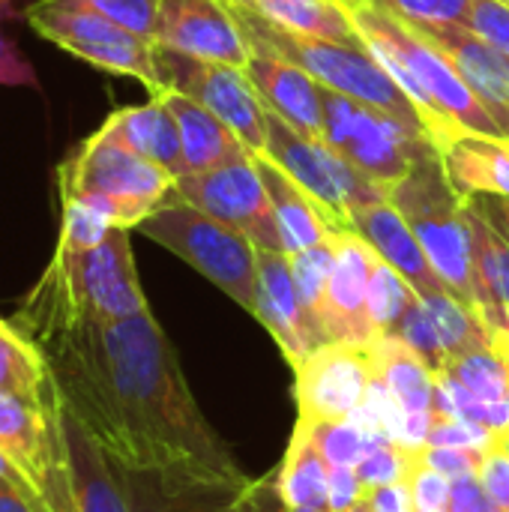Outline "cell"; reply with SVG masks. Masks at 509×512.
Segmentation results:
<instances>
[{"label": "cell", "instance_id": "obj_55", "mask_svg": "<svg viewBox=\"0 0 509 512\" xmlns=\"http://www.w3.org/2000/svg\"><path fill=\"white\" fill-rule=\"evenodd\" d=\"M369 3H378V0H369Z\"/></svg>", "mask_w": 509, "mask_h": 512}, {"label": "cell", "instance_id": "obj_5", "mask_svg": "<svg viewBox=\"0 0 509 512\" xmlns=\"http://www.w3.org/2000/svg\"><path fill=\"white\" fill-rule=\"evenodd\" d=\"M225 6L234 12L237 24L243 27L252 48L276 54V57L300 66L327 90H336L342 96H351L357 102L381 108V111L405 120L408 126L429 132L417 105L411 102V96L396 84V78L381 66V60L366 48V42L363 45H345V42H330V39L294 36V33H285V30H276V27L258 21L255 15H249L231 3H225Z\"/></svg>", "mask_w": 509, "mask_h": 512}, {"label": "cell", "instance_id": "obj_7", "mask_svg": "<svg viewBox=\"0 0 509 512\" xmlns=\"http://www.w3.org/2000/svg\"><path fill=\"white\" fill-rule=\"evenodd\" d=\"M138 231L186 261L246 312L255 309L258 246L246 234L183 201L162 204L138 225Z\"/></svg>", "mask_w": 509, "mask_h": 512}, {"label": "cell", "instance_id": "obj_21", "mask_svg": "<svg viewBox=\"0 0 509 512\" xmlns=\"http://www.w3.org/2000/svg\"><path fill=\"white\" fill-rule=\"evenodd\" d=\"M246 75L267 111L282 117L291 129L306 138H324V105L321 84L300 66L252 48Z\"/></svg>", "mask_w": 509, "mask_h": 512}, {"label": "cell", "instance_id": "obj_39", "mask_svg": "<svg viewBox=\"0 0 509 512\" xmlns=\"http://www.w3.org/2000/svg\"><path fill=\"white\" fill-rule=\"evenodd\" d=\"M405 24H465L471 0H378Z\"/></svg>", "mask_w": 509, "mask_h": 512}, {"label": "cell", "instance_id": "obj_51", "mask_svg": "<svg viewBox=\"0 0 509 512\" xmlns=\"http://www.w3.org/2000/svg\"><path fill=\"white\" fill-rule=\"evenodd\" d=\"M495 348L501 351V357L509 363V309H507V324H504V330L495 336Z\"/></svg>", "mask_w": 509, "mask_h": 512}, {"label": "cell", "instance_id": "obj_27", "mask_svg": "<svg viewBox=\"0 0 509 512\" xmlns=\"http://www.w3.org/2000/svg\"><path fill=\"white\" fill-rule=\"evenodd\" d=\"M225 3L294 36L363 45L342 0H225Z\"/></svg>", "mask_w": 509, "mask_h": 512}, {"label": "cell", "instance_id": "obj_46", "mask_svg": "<svg viewBox=\"0 0 509 512\" xmlns=\"http://www.w3.org/2000/svg\"><path fill=\"white\" fill-rule=\"evenodd\" d=\"M450 512H504L498 501L483 489L477 474L453 480V495H450Z\"/></svg>", "mask_w": 509, "mask_h": 512}, {"label": "cell", "instance_id": "obj_38", "mask_svg": "<svg viewBox=\"0 0 509 512\" xmlns=\"http://www.w3.org/2000/svg\"><path fill=\"white\" fill-rule=\"evenodd\" d=\"M84 6L96 9L99 15L111 18L123 30L153 42L156 24H159V6L162 0H81Z\"/></svg>", "mask_w": 509, "mask_h": 512}, {"label": "cell", "instance_id": "obj_2", "mask_svg": "<svg viewBox=\"0 0 509 512\" xmlns=\"http://www.w3.org/2000/svg\"><path fill=\"white\" fill-rule=\"evenodd\" d=\"M147 309L129 231L114 228L93 249L57 246L45 273L24 294L12 324L33 339L57 327L114 324Z\"/></svg>", "mask_w": 509, "mask_h": 512}, {"label": "cell", "instance_id": "obj_50", "mask_svg": "<svg viewBox=\"0 0 509 512\" xmlns=\"http://www.w3.org/2000/svg\"><path fill=\"white\" fill-rule=\"evenodd\" d=\"M0 512H45L39 507V501L27 492V489H21V486H15V483H9V480H3L0 477Z\"/></svg>", "mask_w": 509, "mask_h": 512}, {"label": "cell", "instance_id": "obj_42", "mask_svg": "<svg viewBox=\"0 0 509 512\" xmlns=\"http://www.w3.org/2000/svg\"><path fill=\"white\" fill-rule=\"evenodd\" d=\"M18 15H21L18 0H0V84L3 87H39L33 66L15 48V42L3 33V24Z\"/></svg>", "mask_w": 509, "mask_h": 512}, {"label": "cell", "instance_id": "obj_25", "mask_svg": "<svg viewBox=\"0 0 509 512\" xmlns=\"http://www.w3.org/2000/svg\"><path fill=\"white\" fill-rule=\"evenodd\" d=\"M441 162L462 198L504 195L509 198V138L459 132L441 147Z\"/></svg>", "mask_w": 509, "mask_h": 512}, {"label": "cell", "instance_id": "obj_43", "mask_svg": "<svg viewBox=\"0 0 509 512\" xmlns=\"http://www.w3.org/2000/svg\"><path fill=\"white\" fill-rule=\"evenodd\" d=\"M465 27H471L509 60V6L504 0H471Z\"/></svg>", "mask_w": 509, "mask_h": 512}, {"label": "cell", "instance_id": "obj_24", "mask_svg": "<svg viewBox=\"0 0 509 512\" xmlns=\"http://www.w3.org/2000/svg\"><path fill=\"white\" fill-rule=\"evenodd\" d=\"M63 435L69 447V477L75 512H132L111 459L63 405Z\"/></svg>", "mask_w": 509, "mask_h": 512}, {"label": "cell", "instance_id": "obj_52", "mask_svg": "<svg viewBox=\"0 0 509 512\" xmlns=\"http://www.w3.org/2000/svg\"><path fill=\"white\" fill-rule=\"evenodd\" d=\"M288 512H333L330 507H288Z\"/></svg>", "mask_w": 509, "mask_h": 512}, {"label": "cell", "instance_id": "obj_35", "mask_svg": "<svg viewBox=\"0 0 509 512\" xmlns=\"http://www.w3.org/2000/svg\"><path fill=\"white\" fill-rule=\"evenodd\" d=\"M333 261H336L333 234H330L324 243H318V246H309V249H303V252L288 255L294 285H297L303 303L312 309L315 318H318L321 303H324V294H327V282H330V273H333Z\"/></svg>", "mask_w": 509, "mask_h": 512}, {"label": "cell", "instance_id": "obj_33", "mask_svg": "<svg viewBox=\"0 0 509 512\" xmlns=\"http://www.w3.org/2000/svg\"><path fill=\"white\" fill-rule=\"evenodd\" d=\"M420 294L408 285L402 273H396L387 261H375L372 279H369V315L378 330V336H393L405 312L414 306Z\"/></svg>", "mask_w": 509, "mask_h": 512}, {"label": "cell", "instance_id": "obj_36", "mask_svg": "<svg viewBox=\"0 0 509 512\" xmlns=\"http://www.w3.org/2000/svg\"><path fill=\"white\" fill-rule=\"evenodd\" d=\"M417 453L420 450H405L396 441H390L387 435H372V441H369V447L357 465V477L363 483V492L387 486V483L408 480Z\"/></svg>", "mask_w": 509, "mask_h": 512}, {"label": "cell", "instance_id": "obj_3", "mask_svg": "<svg viewBox=\"0 0 509 512\" xmlns=\"http://www.w3.org/2000/svg\"><path fill=\"white\" fill-rule=\"evenodd\" d=\"M360 39L381 60V66L396 78V84L417 105L432 141L447 147L459 132L474 135H501L498 123L477 102L450 60L426 42L411 24L396 18L381 3L369 0H342Z\"/></svg>", "mask_w": 509, "mask_h": 512}, {"label": "cell", "instance_id": "obj_34", "mask_svg": "<svg viewBox=\"0 0 509 512\" xmlns=\"http://www.w3.org/2000/svg\"><path fill=\"white\" fill-rule=\"evenodd\" d=\"M300 423V420H297ZM315 447L324 453L330 468H357L372 435L357 420H339V423H300Z\"/></svg>", "mask_w": 509, "mask_h": 512}, {"label": "cell", "instance_id": "obj_23", "mask_svg": "<svg viewBox=\"0 0 509 512\" xmlns=\"http://www.w3.org/2000/svg\"><path fill=\"white\" fill-rule=\"evenodd\" d=\"M102 138L129 147L132 153L156 162L168 174H183V144L174 114L159 96H150L144 105H126L111 111L96 129Z\"/></svg>", "mask_w": 509, "mask_h": 512}, {"label": "cell", "instance_id": "obj_32", "mask_svg": "<svg viewBox=\"0 0 509 512\" xmlns=\"http://www.w3.org/2000/svg\"><path fill=\"white\" fill-rule=\"evenodd\" d=\"M48 381L51 366L39 345L0 318V396H39Z\"/></svg>", "mask_w": 509, "mask_h": 512}, {"label": "cell", "instance_id": "obj_8", "mask_svg": "<svg viewBox=\"0 0 509 512\" xmlns=\"http://www.w3.org/2000/svg\"><path fill=\"white\" fill-rule=\"evenodd\" d=\"M0 453L24 477L45 512H75L63 399L51 381L39 396H0Z\"/></svg>", "mask_w": 509, "mask_h": 512}, {"label": "cell", "instance_id": "obj_45", "mask_svg": "<svg viewBox=\"0 0 509 512\" xmlns=\"http://www.w3.org/2000/svg\"><path fill=\"white\" fill-rule=\"evenodd\" d=\"M477 480L483 483V489L498 501V507L504 512H509V456L495 447L489 450L480 465H477Z\"/></svg>", "mask_w": 509, "mask_h": 512}, {"label": "cell", "instance_id": "obj_13", "mask_svg": "<svg viewBox=\"0 0 509 512\" xmlns=\"http://www.w3.org/2000/svg\"><path fill=\"white\" fill-rule=\"evenodd\" d=\"M156 72L165 90L183 93L216 114L255 156L267 150V108L258 99L246 69L198 60L156 45Z\"/></svg>", "mask_w": 509, "mask_h": 512}, {"label": "cell", "instance_id": "obj_28", "mask_svg": "<svg viewBox=\"0 0 509 512\" xmlns=\"http://www.w3.org/2000/svg\"><path fill=\"white\" fill-rule=\"evenodd\" d=\"M252 159H255V168H258L264 189L270 195V204H273V216H276L279 237H282V252L294 255V252L324 243L333 231L324 222L315 201L273 159H267L264 153H255Z\"/></svg>", "mask_w": 509, "mask_h": 512}, {"label": "cell", "instance_id": "obj_40", "mask_svg": "<svg viewBox=\"0 0 509 512\" xmlns=\"http://www.w3.org/2000/svg\"><path fill=\"white\" fill-rule=\"evenodd\" d=\"M408 492H411V512H450L453 480L429 468L417 453L414 468L408 474Z\"/></svg>", "mask_w": 509, "mask_h": 512}, {"label": "cell", "instance_id": "obj_19", "mask_svg": "<svg viewBox=\"0 0 509 512\" xmlns=\"http://www.w3.org/2000/svg\"><path fill=\"white\" fill-rule=\"evenodd\" d=\"M432 42L509 138V60L465 24H411Z\"/></svg>", "mask_w": 509, "mask_h": 512}, {"label": "cell", "instance_id": "obj_56", "mask_svg": "<svg viewBox=\"0 0 509 512\" xmlns=\"http://www.w3.org/2000/svg\"><path fill=\"white\" fill-rule=\"evenodd\" d=\"M504 3H507V6H509V0H504Z\"/></svg>", "mask_w": 509, "mask_h": 512}, {"label": "cell", "instance_id": "obj_53", "mask_svg": "<svg viewBox=\"0 0 509 512\" xmlns=\"http://www.w3.org/2000/svg\"><path fill=\"white\" fill-rule=\"evenodd\" d=\"M498 447H501V450H504V453L509 456V432H507V435H501V438H498Z\"/></svg>", "mask_w": 509, "mask_h": 512}, {"label": "cell", "instance_id": "obj_11", "mask_svg": "<svg viewBox=\"0 0 509 512\" xmlns=\"http://www.w3.org/2000/svg\"><path fill=\"white\" fill-rule=\"evenodd\" d=\"M267 159H273L321 210L333 234L351 231V213L387 198V189L360 174L324 138H306L267 111Z\"/></svg>", "mask_w": 509, "mask_h": 512}, {"label": "cell", "instance_id": "obj_18", "mask_svg": "<svg viewBox=\"0 0 509 512\" xmlns=\"http://www.w3.org/2000/svg\"><path fill=\"white\" fill-rule=\"evenodd\" d=\"M252 315L273 336V342L279 345L291 369H297L315 348L327 345V336L318 318L303 303L294 285L285 252L258 249V288H255Z\"/></svg>", "mask_w": 509, "mask_h": 512}, {"label": "cell", "instance_id": "obj_20", "mask_svg": "<svg viewBox=\"0 0 509 512\" xmlns=\"http://www.w3.org/2000/svg\"><path fill=\"white\" fill-rule=\"evenodd\" d=\"M369 351L375 378L405 414L408 450H423L435 420V369L399 336H378Z\"/></svg>", "mask_w": 509, "mask_h": 512}, {"label": "cell", "instance_id": "obj_4", "mask_svg": "<svg viewBox=\"0 0 509 512\" xmlns=\"http://www.w3.org/2000/svg\"><path fill=\"white\" fill-rule=\"evenodd\" d=\"M174 180L156 162L99 132L84 138L57 168L60 201H81L126 231H138L150 213L168 204Z\"/></svg>", "mask_w": 509, "mask_h": 512}, {"label": "cell", "instance_id": "obj_47", "mask_svg": "<svg viewBox=\"0 0 509 512\" xmlns=\"http://www.w3.org/2000/svg\"><path fill=\"white\" fill-rule=\"evenodd\" d=\"M363 501L357 468H330V510L345 512Z\"/></svg>", "mask_w": 509, "mask_h": 512}, {"label": "cell", "instance_id": "obj_44", "mask_svg": "<svg viewBox=\"0 0 509 512\" xmlns=\"http://www.w3.org/2000/svg\"><path fill=\"white\" fill-rule=\"evenodd\" d=\"M420 459L441 471L444 477L450 480H459V477H471L477 474V465H480V453H471V450H456V447H423L420 450Z\"/></svg>", "mask_w": 509, "mask_h": 512}, {"label": "cell", "instance_id": "obj_10", "mask_svg": "<svg viewBox=\"0 0 509 512\" xmlns=\"http://www.w3.org/2000/svg\"><path fill=\"white\" fill-rule=\"evenodd\" d=\"M24 18L36 36L63 48L66 54H75L102 72L135 78L150 90V96L162 90L156 72V45L123 30L81 0H33L24 9Z\"/></svg>", "mask_w": 509, "mask_h": 512}, {"label": "cell", "instance_id": "obj_54", "mask_svg": "<svg viewBox=\"0 0 509 512\" xmlns=\"http://www.w3.org/2000/svg\"><path fill=\"white\" fill-rule=\"evenodd\" d=\"M345 512H369V507H366V504H363V501H360V504H357V507H351V510H345Z\"/></svg>", "mask_w": 509, "mask_h": 512}, {"label": "cell", "instance_id": "obj_1", "mask_svg": "<svg viewBox=\"0 0 509 512\" xmlns=\"http://www.w3.org/2000/svg\"><path fill=\"white\" fill-rule=\"evenodd\" d=\"M66 411L102 453L138 471L246 477L201 414L177 351L153 312L33 336Z\"/></svg>", "mask_w": 509, "mask_h": 512}, {"label": "cell", "instance_id": "obj_37", "mask_svg": "<svg viewBox=\"0 0 509 512\" xmlns=\"http://www.w3.org/2000/svg\"><path fill=\"white\" fill-rule=\"evenodd\" d=\"M111 231H114V225L99 210H93V207H87L81 201H60L57 246H63V249H93Z\"/></svg>", "mask_w": 509, "mask_h": 512}, {"label": "cell", "instance_id": "obj_31", "mask_svg": "<svg viewBox=\"0 0 509 512\" xmlns=\"http://www.w3.org/2000/svg\"><path fill=\"white\" fill-rule=\"evenodd\" d=\"M423 306H426L429 321H432V327L438 333V342H441V351H444V366L450 360H456V357H465L471 351L495 345V336L486 327V321L480 318V312L465 306L450 291L423 297Z\"/></svg>", "mask_w": 509, "mask_h": 512}, {"label": "cell", "instance_id": "obj_49", "mask_svg": "<svg viewBox=\"0 0 509 512\" xmlns=\"http://www.w3.org/2000/svg\"><path fill=\"white\" fill-rule=\"evenodd\" d=\"M504 240H509V198L504 195H471L465 198Z\"/></svg>", "mask_w": 509, "mask_h": 512}, {"label": "cell", "instance_id": "obj_29", "mask_svg": "<svg viewBox=\"0 0 509 512\" xmlns=\"http://www.w3.org/2000/svg\"><path fill=\"white\" fill-rule=\"evenodd\" d=\"M465 219L471 228V255H474V285L480 318L498 336L507 324L509 309V240H504L468 201Z\"/></svg>", "mask_w": 509, "mask_h": 512}, {"label": "cell", "instance_id": "obj_14", "mask_svg": "<svg viewBox=\"0 0 509 512\" xmlns=\"http://www.w3.org/2000/svg\"><path fill=\"white\" fill-rule=\"evenodd\" d=\"M168 201H183L237 228L258 249L282 252V237H279V225L273 216V204L255 168L252 153H240L204 174L177 177Z\"/></svg>", "mask_w": 509, "mask_h": 512}, {"label": "cell", "instance_id": "obj_6", "mask_svg": "<svg viewBox=\"0 0 509 512\" xmlns=\"http://www.w3.org/2000/svg\"><path fill=\"white\" fill-rule=\"evenodd\" d=\"M387 198L417 234L444 288L465 306L480 312L465 198L453 189L441 153L417 162L402 180L387 189Z\"/></svg>", "mask_w": 509, "mask_h": 512}, {"label": "cell", "instance_id": "obj_22", "mask_svg": "<svg viewBox=\"0 0 509 512\" xmlns=\"http://www.w3.org/2000/svg\"><path fill=\"white\" fill-rule=\"evenodd\" d=\"M351 231L363 237L381 261H387L396 273H402L420 297L447 291L429 255L423 252L417 234L411 231L405 216L390 204V198L357 207L351 213Z\"/></svg>", "mask_w": 509, "mask_h": 512}, {"label": "cell", "instance_id": "obj_15", "mask_svg": "<svg viewBox=\"0 0 509 512\" xmlns=\"http://www.w3.org/2000/svg\"><path fill=\"white\" fill-rule=\"evenodd\" d=\"M375 363L369 345L327 342L294 369V399L300 423L351 420L369 396Z\"/></svg>", "mask_w": 509, "mask_h": 512}, {"label": "cell", "instance_id": "obj_41", "mask_svg": "<svg viewBox=\"0 0 509 512\" xmlns=\"http://www.w3.org/2000/svg\"><path fill=\"white\" fill-rule=\"evenodd\" d=\"M426 447H456V450H471V453L486 456L489 450L498 447V438L489 429L477 426V423L435 417L432 429H429V438H426Z\"/></svg>", "mask_w": 509, "mask_h": 512}, {"label": "cell", "instance_id": "obj_17", "mask_svg": "<svg viewBox=\"0 0 509 512\" xmlns=\"http://www.w3.org/2000/svg\"><path fill=\"white\" fill-rule=\"evenodd\" d=\"M153 45L246 69L252 45L222 0H162Z\"/></svg>", "mask_w": 509, "mask_h": 512}, {"label": "cell", "instance_id": "obj_48", "mask_svg": "<svg viewBox=\"0 0 509 512\" xmlns=\"http://www.w3.org/2000/svg\"><path fill=\"white\" fill-rule=\"evenodd\" d=\"M363 504L369 507V512H411L408 480L387 483V486H378V489H366Z\"/></svg>", "mask_w": 509, "mask_h": 512}, {"label": "cell", "instance_id": "obj_9", "mask_svg": "<svg viewBox=\"0 0 509 512\" xmlns=\"http://www.w3.org/2000/svg\"><path fill=\"white\" fill-rule=\"evenodd\" d=\"M324 105V141L345 156L360 174L390 189L417 162L441 153L429 132L408 126L405 120L342 96L336 90H321Z\"/></svg>", "mask_w": 509, "mask_h": 512}, {"label": "cell", "instance_id": "obj_26", "mask_svg": "<svg viewBox=\"0 0 509 512\" xmlns=\"http://www.w3.org/2000/svg\"><path fill=\"white\" fill-rule=\"evenodd\" d=\"M156 96L168 105V111L174 114L177 129H180V144H183V174L180 177L204 174L240 153H249L243 147V141L195 99L174 93V90H165Z\"/></svg>", "mask_w": 509, "mask_h": 512}, {"label": "cell", "instance_id": "obj_30", "mask_svg": "<svg viewBox=\"0 0 509 512\" xmlns=\"http://www.w3.org/2000/svg\"><path fill=\"white\" fill-rule=\"evenodd\" d=\"M276 483L288 507H330V465L300 423L291 432Z\"/></svg>", "mask_w": 509, "mask_h": 512}, {"label": "cell", "instance_id": "obj_12", "mask_svg": "<svg viewBox=\"0 0 509 512\" xmlns=\"http://www.w3.org/2000/svg\"><path fill=\"white\" fill-rule=\"evenodd\" d=\"M114 474L132 512H288L276 474L228 480L195 471H138L123 465H114Z\"/></svg>", "mask_w": 509, "mask_h": 512}, {"label": "cell", "instance_id": "obj_16", "mask_svg": "<svg viewBox=\"0 0 509 512\" xmlns=\"http://www.w3.org/2000/svg\"><path fill=\"white\" fill-rule=\"evenodd\" d=\"M333 243H336V261L318 312V324L327 342L366 348L378 339V330L369 315V279L378 255L354 231L333 234Z\"/></svg>", "mask_w": 509, "mask_h": 512}]
</instances>
